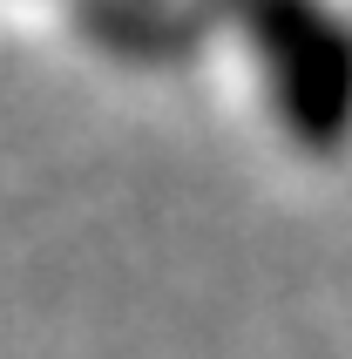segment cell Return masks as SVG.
<instances>
[{
  "label": "cell",
  "instance_id": "cell-1",
  "mask_svg": "<svg viewBox=\"0 0 352 359\" xmlns=\"http://www.w3.org/2000/svg\"><path fill=\"white\" fill-rule=\"evenodd\" d=\"M264 109L305 156L352 149V14L339 0H231Z\"/></svg>",
  "mask_w": 352,
  "mask_h": 359
}]
</instances>
